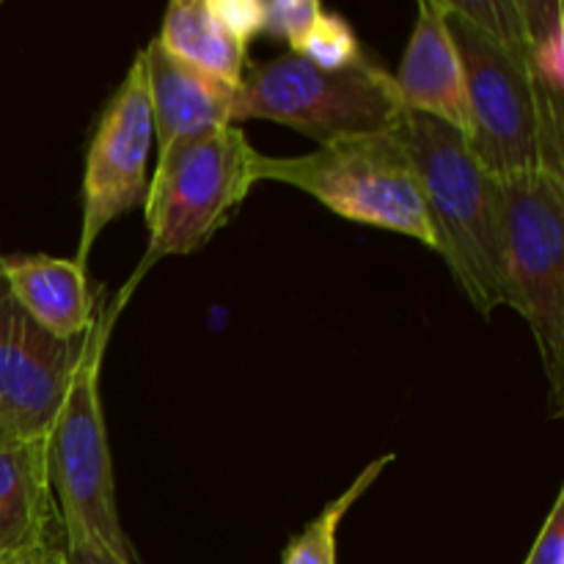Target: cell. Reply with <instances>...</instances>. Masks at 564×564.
<instances>
[{"label":"cell","instance_id":"9c48e42d","mask_svg":"<svg viewBox=\"0 0 564 564\" xmlns=\"http://www.w3.org/2000/svg\"><path fill=\"white\" fill-rule=\"evenodd\" d=\"M86 339L61 341L39 328L0 279V422L47 435L80 364Z\"/></svg>","mask_w":564,"mask_h":564},{"label":"cell","instance_id":"4fadbf2b","mask_svg":"<svg viewBox=\"0 0 564 564\" xmlns=\"http://www.w3.org/2000/svg\"><path fill=\"white\" fill-rule=\"evenodd\" d=\"M58 529L47 435H28L0 422V554L28 549Z\"/></svg>","mask_w":564,"mask_h":564},{"label":"cell","instance_id":"ffe728a7","mask_svg":"<svg viewBox=\"0 0 564 564\" xmlns=\"http://www.w3.org/2000/svg\"><path fill=\"white\" fill-rule=\"evenodd\" d=\"M523 564H564V490H560Z\"/></svg>","mask_w":564,"mask_h":564},{"label":"cell","instance_id":"ba28073f","mask_svg":"<svg viewBox=\"0 0 564 564\" xmlns=\"http://www.w3.org/2000/svg\"><path fill=\"white\" fill-rule=\"evenodd\" d=\"M154 143L149 105L147 61L138 50L124 80L105 105L94 130L83 174V218L75 262L86 270L91 248L119 215L143 207L149 176L147 163Z\"/></svg>","mask_w":564,"mask_h":564},{"label":"cell","instance_id":"6da1fadb","mask_svg":"<svg viewBox=\"0 0 564 564\" xmlns=\"http://www.w3.org/2000/svg\"><path fill=\"white\" fill-rule=\"evenodd\" d=\"M446 22L466 72L474 158L496 180L564 176V149L549 138L529 77L518 0H446Z\"/></svg>","mask_w":564,"mask_h":564},{"label":"cell","instance_id":"2e32d148","mask_svg":"<svg viewBox=\"0 0 564 564\" xmlns=\"http://www.w3.org/2000/svg\"><path fill=\"white\" fill-rule=\"evenodd\" d=\"M389 463H394V455H383L372 460L352 479L345 494L336 496L330 505H325L323 512L290 540L284 551V564H336V534H339L341 521L350 512V507L367 494L369 485L386 471Z\"/></svg>","mask_w":564,"mask_h":564},{"label":"cell","instance_id":"7a4b0ae2","mask_svg":"<svg viewBox=\"0 0 564 564\" xmlns=\"http://www.w3.org/2000/svg\"><path fill=\"white\" fill-rule=\"evenodd\" d=\"M416 171L424 209L435 231V253L449 264L471 306L490 317L507 306L505 231L496 176L474 158L455 127L405 110L394 127Z\"/></svg>","mask_w":564,"mask_h":564},{"label":"cell","instance_id":"30bf717a","mask_svg":"<svg viewBox=\"0 0 564 564\" xmlns=\"http://www.w3.org/2000/svg\"><path fill=\"white\" fill-rule=\"evenodd\" d=\"M394 86L411 113L430 116L471 135L466 72L446 22V0H422L411 42L397 69Z\"/></svg>","mask_w":564,"mask_h":564},{"label":"cell","instance_id":"8fae6325","mask_svg":"<svg viewBox=\"0 0 564 564\" xmlns=\"http://www.w3.org/2000/svg\"><path fill=\"white\" fill-rule=\"evenodd\" d=\"M143 61L158 158L180 143L235 124V88L176 61L154 39L143 47Z\"/></svg>","mask_w":564,"mask_h":564},{"label":"cell","instance_id":"44dd1931","mask_svg":"<svg viewBox=\"0 0 564 564\" xmlns=\"http://www.w3.org/2000/svg\"><path fill=\"white\" fill-rule=\"evenodd\" d=\"M0 564H72L69 551H66L64 529L47 534V538L28 545V549L11 551V554H0Z\"/></svg>","mask_w":564,"mask_h":564},{"label":"cell","instance_id":"d6986e66","mask_svg":"<svg viewBox=\"0 0 564 564\" xmlns=\"http://www.w3.org/2000/svg\"><path fill=\"white\" fill-rule=\"evenodd\" d=\"M207 3L215 20L246 47L257 33H262V0H207Z\"/></svg>","mask_w":564,"mask_h":564},{"label":"cell","instance_id":"5b68a950","mask_svg":"<svg viewBox=\"0 0 564 564\" xmlns=\"http://www.w3.org/2000/svg\"><path fill=\"white\" fill-rule=\"evenodd\" d=\"M262 180L297 187L352 224L397 231L435 251L416 171L394 130L339 138L295 158L259 152L257 182Z\"/></svg>","mask_w":564,"mask_h":564},{"label":"cell","instance_id":"3957f363","mask_svg":"<svg viewBox=\"0 0 564 564\" xmlns=\"http://www.w3.org/2000/svg\"><path fill=\"white\" fill-rule=\"evenodd\" d=\"M119 314L116 303L99 308L58 416L47 430V477L69 554L91 551L135 562L119 521L113 457L99 397V369Z\"/></svg>","mask_w":564,"mask_h":564},{"label":"cell","instance_id":"ac0fdd59","mask_svg":"<svg viewBox=\"0 0 564 564\" xmlns=\"http://www.w3.org/2000/svg\"><path fill=\"white\" fill-rule=\"evenodd\" d=\"M319 14H323V6L314 0H264L262 33L281 36L290 44V50H295Z\"/></svg>","mask_w":564,"mask_h":564},{"label":"cell","instance_id":"7c38bea8","mask_svg":"<svg viewBox=\"0 0 564 564\" xmlns=\"http://www.w3.org/2000/svg\"><path fill=\"white\" fill-rule=\"evenodd\" d=\"M0 279L17 306L50 336L80 341L97 323V295L75 259L47 253H0Z\"/></svg>","mask_w":564,"mask_h":564},{"label":"cell","instance_id":"5bb4252c","mask_svg":"<svg viewBox=\"0 0 564 564\" xmlns=\"http://www.w3.org/2000/svg\"><path fill=\"white\" fill-rule=\"evenodd\" d=\"M154 42L176 61L235 91L246 77V44L215 20L207 0H174L165 9L163 28Z\"/></svg>","mask_w":564,"mask_h":564},{"label":"cell","instance_id":"e0dca14e","mask_svg":"<svg viewBox=\"0 0 564 564\" xmlns=\"http://www.w3.org/2000/svg\"><path fill=\"white\" fill-rule=\"evenodd\" d=\"M290 53L312 61L319 69H347V66H356L358 61L367 58L350 22L325 9L317 17V22L308 28L306 36L301 39V44Z\"/></svg>","mask_w":564,"mask_h":564},{"label":"cell","instance_id":"9a60e30c","mask_svg":"<svg viewBox=\"0 0 564 564\" xmlns=\"http://www.w3.org/2000/svg\"><path fill=\"white\" fill-rule=\"evenodd\" d=\"M523 53L549 138L564 149V6L562 0H518Z\"/></svg>","mask_w":564,"mask_h":564},{"label":"cell","instance_id":"277c9868","mask_svg":"<svg viewBox=\"0 0 564 564\" xmlns=\"http://www.w3.org/2000/svg\"><path fill=\"white\" fill-rule=\"evenodd\" d=\"M257 158L259 152L237 124L160 154L143 198L147 251L116 297L121 308L160 259L198 251L229 224L257 185Z\"/></svg>","mask_w":564,"mask_h":564},{"label":"cell","instance_id":"7402d4cb","mask_svg":"<svg viewBox=\"0 0 564 564\" xmlns=\"http://www.w3.org/2000/svg\"><path fill=\"white\" fill-rule=\"evenodd\" d=\"M69 562L72 564H135V562L113 560V556H105V554H91V551H72Z\"/></svg>","mask_w":564,"mask_h":564},{"label":"cell","instance_id":"52a82bcc","mask_svg":"<svg viewBox=\"0 0 564 564\" xmlns=\"http://www.w3.org/2000/svg\"><path fill=\"white\" fill-rule=\"evenodd\" d=\"M505 231L507 306L532 328L543 372L551 383V411L564 400V176L551 171L496 180Z\"/></svg>","mask_w":564,"mask_h":564},{"label":"cell","instance_id":"8992f818","mask_svg":"<svg viewBox=\"0 0 564 564\" xmlns=\"http://www.w3.org/2000/svg\"><path fill=\"white\" fill-rule=\"evenodd\" d=\"M402 113L394 77L369 58L347 69H319L284 53L246 69L235 94V124L268 119L319 143L394 130Z\"/></svg>","mask_w":564,"mask_h":564}]
</instances>
